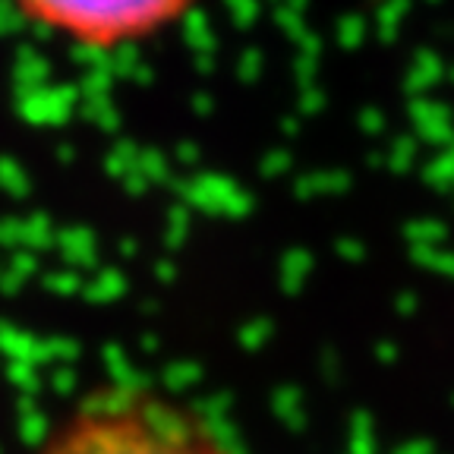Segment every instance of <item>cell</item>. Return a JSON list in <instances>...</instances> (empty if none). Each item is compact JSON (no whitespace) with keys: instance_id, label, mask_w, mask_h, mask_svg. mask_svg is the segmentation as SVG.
I'll list each match as a JSON object with an SVG mask.
<instances>
[{"instance_id":"obj_1","label":"cell","mask_w":454,"mask_h":454,"mask_svg":"<svg viewBox=\"0 0 454 454\" xmlns=\"http://www.w3.org/2000/svg\"><path fill=\"white\" fill-rule=\"evenodd\" d=\"M35 454H237L196 407L145 385H111L67 413Z\"/></svg>"},{"instance_id":"obj_2","label":"cell","mask_w":454,"mask_h":454,"mask_svg":"<svg viewBox=\"0 0 454 454\" xmlns=\"http://www.w3.org/2000/svg\"><path fill=\"white\" fill-rule=\"evenodd\" d=\"M26 22L79 48L111 51L177 26L199 0H4Z\"/></svg>"}]
</instances>
